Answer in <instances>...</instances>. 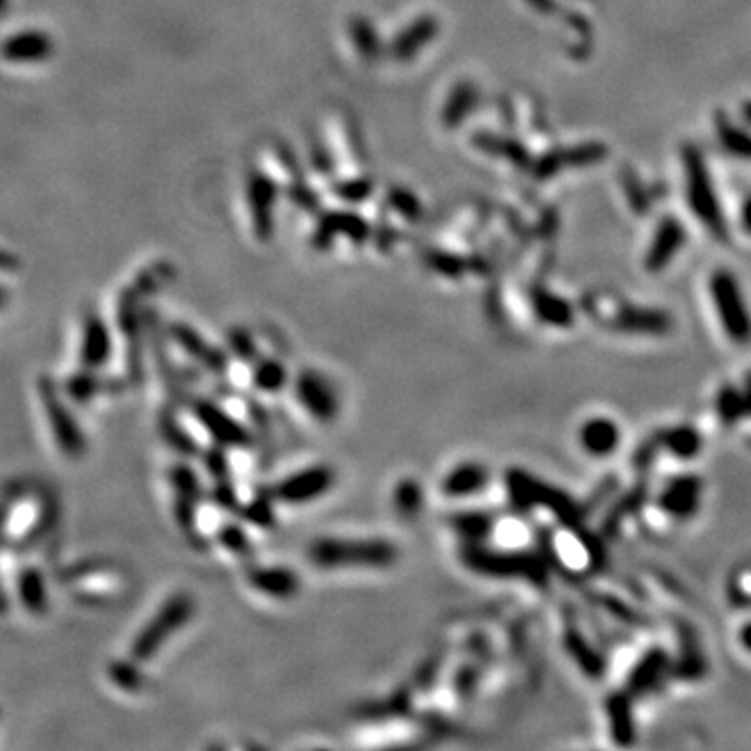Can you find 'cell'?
<instances>
[{"mask_svg": "<svg viewBox=\"0 0 751 751\" xmlns=\"http://www.w3.org/2000/svg\"><path fill=\"white\" fill-rule=\"evenodd\" d=\"M311 560L322 568L338 566H391L397 560V547L386 541H318L309 551Z\"/></svg>", "mask_w": 751, "mask_h": 751, "instance_id": "cell-1", "label": "cell"}, {"mask_svg": "<svg viewBox=\"0 0 751 751\" xmlns=\"http://www.w3.org/2000/svg\"><path fill=\"white\" fill-rule=\"evenodd\" d=\"M710 295L718 313L720 326L729 341L735 345H749L751 343V313L745 305L743 293L737 284V278L726 272H714L710 280Z\"/></svg>", "mask_w": 751, "mask_h": 751, "instance_id": "cell-2", "label": "cell"}, {"mask_svg": "<svg viewBox=\"0 0 751 751\" xmlns=\"http://www.w3.org/2000/svg\"><path fill=\"white\" fill-rule=\"evenodd\" d=\"M192 612H195V603H192L190 595L180 593L169 599L132 643L130 658L136 662L151 660L159 651V647L172 637L180 626H184L190 620Z\"/></svg>", "mask_w": 751, "mask_h": 751, "instance_id": "cell-3", "label": "cell"}, {"mask_svg": "<svg viewBox=\"0 0 751 751\" xmlns=\"http://www.w3.org/2000/svg\"><path fill=\"white\" fill-rule=\"evenodd\" d=\"M683 161H685V174H687L689 203L693 211L716 238H724L726 226L722 220V211L716 201V192L712 188V180H710L704 157L697 153V149L687 147L683 153Z\"/></svg>", "mask_w": 751, "mask_h": 751, "instance_id": "cell-4", "label": "cell"}, {"mask_svg": "<svg viewBox=\"0 0 751 751\" xmlns=\"http://www.w3.org/2000/svg\"><path fill=\"white\" fill-rule=\"evenodd\" d=\"M507 487H510V495L514 503L520 505L522 510H528V507H535V505H543L568 526H574L578 520H583V512H580V507L570 497H566L562 491L545 487L543 482L535 480L520 470L510 472V476H507Z\"/></svg>", "mask_w": 751, "mask_h": 751, "instance_id": "cell-5", "label": "cell"}, {"mask_svg": "<svg viewBox=\"0 0 751 751\" xmlns=\"http://www.w3.org/2000/svg\"><path fill=\"white\" fill-rule=\"evenodd\" d=\"M466 564L482 574L503 578H528L535 583H545L547 570L537 555L530 553H499L491 549L470 547L464 553Z\"/></svg>", "mask_w": 751, "mask_h": 751, "instance_id": "cell-6", "label": "cell"}, {"mask_svg": "<svg viewBox=\"0 0 751 751\" xmlns=\"http://www.w3.org/2000/svg\"><path fill=\"white\" fill-rule=\"evenodd\" d=\"M40 399H42V407L46 411L48 424H51V428H53V436H55V441H57L61 453L65 457H71V459L82 457L84 451H86L84 434H82L78 422L74 420V416H71V411L61 401V397L55 389V384L51 380L40 382Z\"/></svg>", "mask_w": 751, "mask_h": 751, "instance_id": "cell-7", "label": "cell"}, {"mask_svg": "<svg viewBox=\"0 0 751 751\" xmlns=\"http://www.w3.org/2000/svg\"><path fill=\"white\" fill-rule=\"evenodd\" d=\"M672 678V658L662 647L647 649L626 678V693L631 697H643L658 693Z\"/></svg>", "mask_w": 751, "mask_h": 751, "instance_id": "cell-8", "label": "cell"}, {"mask_svg": "<svg viewBox=\"0 0 751 751\" xmlns=\"http://www.w3.org/2000/svg\"><path fill=\"white\" fill-rule=\"evenodd\" d=\"M701 497H704V482L693 474H681L666 482L658 505L670 520H689L699 512Z\"/></svg>", "mask_w": 751, "mask_h": 751, "instance_id": "cell-9", "label": "cell"}, {"mask_svg": "<svg viewBox=\"0 0 751 751\" xmlns=\"http://www.w3.org/2000/svg\"><path fill=\"white\" fill-rule=\"evenodd\" d=\"M332 482V470L326 466H316L278 482L274 495L282 503H309L311 499L322 497L332 487Z\"/></svg>", "mask_w": 751, "mask_h": 751, "instance_id": "cell-10", "label": "cell"}, {"mask_svg": "<svg viewBox=\"0 0 751 751\" xmlns=\"http://www.w3.org/2000/svg\"><path fill=\"white\" fill-rule=\"evenodd\" d=\"M297 397L299 403L309 411V414L320 422H332L338 414V401L332 386L313 372H305L297 378Z\"/></svg>", "mask_w": 751, "mask_h": 751, "instance_id": "cell-11", "label": "cell"}, {"mask_svg": "<svg viewBox=\"0 0 751 751\" xmlns=\"http://www.w3.org/2000/svg\"><path fill=\"white\" fill-rule=\"evenodd\" d=\"M195 414L199 422L205 426V430L213 436V439L224 447H238L249 441L247 430L238 422H234L224 409L215 407L209 401H197Z\"/></svg>", "mask_w": 751, "mask_h": 751, "instance_id": "cell-12", "label": "cell"}, {"mask_svg": "<svg viewBox=\"0 0 751 751\" xmlns=\"http://www.w3.org/2000/svg\"><path fill=\"white\" fill-rule=\"evenodd\" d=\"M620 428L610 418H591L578 430V441L593 457H610L620 447Z\"/></svg>", "mask_w": 751, "mask_h": 751, "instance_id": "cell-13", "label": "cell"}, {"mask_svg": "<svg viewBox=\"0 0 751 751\" xmlns=\"http://www.w3.org/2000/svg\"><path fill=\"white\" fill-rule=\"evenodd\" d=\"M656 441H658L660 451H664V453H668L676 459H685V462L697 457L701 453V447H704V439H701V434L689 424L670 426V428L658 432Z\"/></svg>", "mask_w": 751, "mask_h": 751, "instance_id": "cell-14", "label": "cell"}, {"mask_svg": "<svg viewBox=\"0 0 751 751\" xmlns=\"http://www.w3.org/2000/svg\"><path fill=\"white\" fill-rule=\"evenodd\" d=\"M683 242H685V232L681 224H678L674 217H668V220H664L662 226L658 228L656 240H653V247L647 257V270L649 272L664 270V265L672 261V257L676 255L678 249H681Z\"/></svg>", "mask_w": 751, "mask_h": 751, "instance_id": "cell-15", "label": "cell"}, {"mask_svg": "<svg viewBox=\"0 0 751 751\" xmlns=\"http://www.w3.org/2000/svg\"><path fill=\"white\" fill-rule=\"evenodd\" d=\"M608 716L610 731L618 745H631L635 741V714H633V697L628 693H614L608 699Z\"/></svg>", "mask_w": 751, "mask_h": 751, "instance_id": "cell-16", "label": "cell"}, {"mask_svg": "<svg viewBox=\"0 0 751 751\" xmlns=\"http://www.w3.org/2000/svg\"><path fill=\"white\" fill-rule=\"evenodd\" d=\"M487 482H489L487 468L478 464H464L447 474V478L443 480V491L449 497H466V495H474L482 491L484 487H487Z\"/></svg>", "mask_w": 751, "mask_h": 751, "instance_id": "cell-17", "label": "cell"}, {"mask_svg": "<svg viewBox=\"0 0 751 751\" xmlns=\"http://www.w3.org/2000/svg\"><path fill=\"white\" fill-rule=\"evenodd\" d=\"M708 664L704 658V651L699 649V643L695 641L693 633L683 631L681 633V653L678 658H672V676L683 678V681H697L706 674Z\"/></svg>", "mask_w": 751, "mask_h": 751, "instance_id": "cell-18", "label": "cell"}, {"mask_svg": "<svg viewBox=\"0 0 751 751\" xmlns=\"http://www.w3.org/2000/svg\"><path fill=\"white\" fill-rule=\"evenodd\" d=\"M253 589L272 597H293L299 591V580L290 570L259 568L249 574Z\"/></svg>", "mask_w": 751, "mask_h": 751, "instance_id": "cell-19", "label": "cell"}, {"mask_svg": "<svg viewBox=\"0 0 751 751\" xmlns=\"http://www.w3.org/2000/svg\"><path fill=\"white\" fill-rule=\"evenodd\" d=\"M714 409H716L718 420L724 426H737L739 422L749 420L743 391H741V386H737V384L722 386V389L716 393Z\"/></svg>", "mask_w": 751, "mask_h": 751, "instance_id": "cell-20", "label": "cell"}, {"mask_svg": "<svg viewBox=\"0 0 751 751\" xmlns=\"http://www.w3.org/2000/svg\"><path fill=\"white\" fill-rule=\"evenodd\" d=\"M174 487H176V514H178V522L182 524V528L190 530L192 528V522H195V512H192V501H195V495H197V478L195 474H192L188 468H182L178 466V470H174Z\"/></svg>", "mask_w": 751, "mask_h": 751, "instance_id": "cell-21", "label": "cell"}, {"mask_svg": "<svg viewBox=\"0 0 751 751\" xmlns=\"http://www.w3.org/2000/svg\"><path fill=\"white\" fill-rule=\"evenodd\" d=\"M19 599L21 605L26 608L30 614H42L48 605L46 597V585L44 578L36 568H26L19 574Z\"/></svg>", "mask_w": 751, "mask_h": 751, "instance_id": "cell-22", "label": "cell"}, {"mask_svg": "<svg viewBox=\"0 0 751 751\" xmlns=\"http://www.w3.org/2000/svg\"><path fill=\"white\" fill-rule=\"evenodd\" d=\"M109 353H111V343H109L105 326L99 322H92L86 328L84 343H82V363L86 366V370H96L99 366H103V363L109 359Z\"/></svg>", "mask_w": 751, "mask_h": 751, "instance_id": "cell-23", "label": "cell"}, {"mask_svg": "<svg viewBox=\"0 0 751 751\" xmlns=\"http://www.w3.org/2000/svg\"><path fill=\"white\" fill-rule=\"evenodd\" d=\"M176 338L180 341V345L186 347V351L192 357L199 359L207 370L217 372V374H224L226 372V359L220 353H217V351H213L211 347H207L203 341H199V338L195 334H192L190 330L180 328L176 332Z\"/></svg>", "mask_w": 751, "mask_h": 751, "instance_id": "cell-24", "label": "cell"}, {"mask_svg": "<svg viewBox=\"0 0 751 751\" xmlns=\"http://www.w3.org/2000/svg\"><path fill=\"white\" fill-rule=\"evenodd\" d=\"M568 647L572 651L574 660L578 666L583 668L589 676H601L603 674V660L599 658V653L583 639L578 637V633H568Z\"/></svg>", "mask_w": 751, "mask_h": 751, "instance_id": "cell-25", "label": "cell"}, {"mask_svg": "<svg viewBox=\"0 0 751 751\" xmlns=\"http://www.w3.org/2000/svg\"><path fill=\"white\" fill-rule=\"evenodd\" d=\"M253 380L257 384V389L276 393V391L282 389L284 382H286V370L276 361H265L255 370Z\"/></svg>", "mask_w": 751, "mask_h": 751, "instance_id": "cell-26", "label": "cell"}, {"mask_svg": "<svg viewBox=\"0 0 751 751\" xmlns=\"http://www.w3.org/2000/svg\"><path fill=\"white\" fill-rule=\"evenodd\" d=\"M395 503L403 516H414L420 512L422 505V491L416 482H403L395 493Z\"/></svg>", "mask_w": 751, "mask_h": 751, "instance_id": "cell-27", "label": "cell"}, {"mask_svg": "<svg viewBox=\"0 0 751 751\" xmlns=\"http://www.w3.org/2000/svg\"><path fill=\"white\" fill-rule=\"evenodd\" d=\"M720 136H722L724 147L731 153L741 155V157H751V136L726 124H720Z\"/></svg>", "mask_w": 751, "mask_h": 751, "instance_id": "cell-28", "label": "cell"}, {"mask_svg": "<svg viewBox=\"0 0 751 751\" xmlns=\"http://www.w3.org/2000/svg\"><path fill=\"white\" fill-rule=\"evenodd\" d=\"M455 526L464 532V537H484L491 530L493 522L482 514H462L455 516Z\"/></svg>", "mask_w": 751, "mask_h": 751, "instance_id": "cell-29", "label": "cell"}, {"mask_svg": "<svg viewBox=\"0 0 751 751\" xmlns=\"http://www.w3.org/2000/svg\"><path fill=\"white\" fill-rule=\"evenodd\" d=\"M729 597L733 599L731 603H737L741 605V608H747V605H751V568L747 570H739L731 585H729Z\"/></svg>", "mask_w": 751, "mask_h": 751, "instance_id": "cell-30", "label": "cell"}, {"mask_svg": "<svg viewBox=\"0 0 751 751\" xmlns=\"http://www.w3.org/2000/svg\"><path fill=\"white\" fill-rule=\"evenodd\" d=\"M109 672H111V678H113V681H115L119 687H124V689L138 691L140 685H142L138 670L132 668L130 664H124V662H121V664H113Z\"/></svg>", "mask_w": 751, "mask_h": 751, "instance_id": "cell-31", "label": "cell"}, {"mask_svg": "<svg viewBox=\"0 0 751 751\" xmlns=\"http://www.w3.org/2000/svg\"><path fill=\"white\" fill-rule=\"evenodd\" d=\"M222 543L226 545V547H230V549H234L236 553H247L245 549H247V539H245V535H242V530L240 528H236V526H228V528H224L222 530Z\"/></svg>", "mask_w": 751, "mask_h": 751, "instance_id": "cell-32", "label": "cell"}, {"mask_svg": "<svg viewBox=\"0 0 751 751\" xmlns=\"http://www.w3.org/2000/svg\"><path fill=\"white\" fill-rule=\"evenodd\" d=\"M739 645L749 653L751 656V620H747L741 628H739Z\"/></svg>", "mask_w": 751, "mask_h": 751, "instance_id": "cell-33", "label": "cell"}, {"mask_svg": "<svg viewBox=\"0 0 751 751\" xmlns=\"http://www.w3.org/2000/svg\"><path fill=\"white\" fill-rule=\"evenodd\" d=\"M743 224L751 232V199L745 203V209H743Z\"/></svg>", "mask_w": 751, "mask_h": 751, "instance_id": "cell-34", "label": "cell"}, {"mask_svg": "<svg viewBox=\"0 0 751 751\" xmlns=\"http://www.w3.org/2000/svg\"><path fill=\"white\" fill-rule=\"evenodd\" d=\"M745 117L751 121V105L749 107H745Z\"/></svg>", "mask_w": 751, "mask_h": 751, "instance_id": "cell-35", "label": "cell"}]
</instances>
